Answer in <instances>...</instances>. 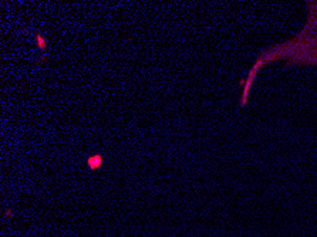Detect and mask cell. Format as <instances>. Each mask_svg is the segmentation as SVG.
<instances>
[{
  "label": "cell",
  "mask_w": 317,
  "mask_h": 237,
  "mask_svg": "<svg viewBox=\"0 0 317 237\" xmlns=\"http://www.w3.org/2000/svg\"><path fill=\"white\" fill-rule=\"evenodd\" d=\"M286 63L289 65H313L317 67V2H307V20L300 31L283 43L274 44L255 60L246 80H242L240 104L245 107L250 90L258 72L263 67L274 63Z\"/></svg>",
  "instance_id": "1"
}]
</instances>
